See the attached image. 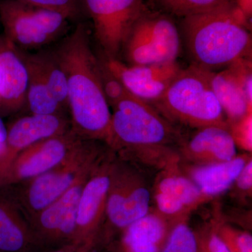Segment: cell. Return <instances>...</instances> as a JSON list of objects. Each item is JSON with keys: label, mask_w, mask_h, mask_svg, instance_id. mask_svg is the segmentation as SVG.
I'll list each match as a JSON object with an SVG mask.
<instances>
[{"label": "cell", "mask_w": 252, "mask_h": 252, "mask_svg": "<svg viewBox=\"0 0 252 252\" xmlns=\"http://www.w3.org/2000/svg\"><path fill=\"white\" fill-rule=\"evenodd\" d=\"M54 52L67 80L71 129L84 140L107 141L112 113L102 88L100 60L91 49L85 25L79 23Z\"/></svg>", "instance_id": "1"}, {"label": "cell", "mask_w": 252, "mask_h": 252, "mask_svg": "<svg viewBox=\"0 0 252 252\" xmlns=\"http://www.w3.org/2000/svg\"><path fill=\"white\" fill-rule=\"evenodd\" d=\"M183 18L186 46L195 67L216 71L238 60L252 59L250 20L234 0Z\"/></svg>", "instance_id": "2"}, {"label": "cell", "mask_w": 252, "mask_h": 252, "mask_svg": "<svg viewBox=\"0 0 252 252\" xmlns=\"http://www.w3.org/2000/svg\"><path fill=\"white\" fill-rule=\"evenodd\" d=\"M151 104L167 120L195 128L228 125L208 81L193 64L182 69L161 97Z\"/></svg>", "instance_id": "3"}, {"label": "cell", "mask_w": 252, "mask_h": 252, "mask_svg": "<svg viewBox=\"0 0 252 252\" xmlns=\"http://www.w3.org/2000/svg\"><path fill=\"white\" fill-rule=\"evenodd\" d=\"M113 109L106 141L113 147L135 150L162 147L177 135L170 121L155 107L130 94Z\"/></svg>", "instance_id": "4"}, {"label": "cell", "mask_w": 252, "mask_h": 252, "mask_svg": "<svg viewBox=\"0 0 252 252\" xmlns=\"http://www.w3.org/2000/svg\"><path fill=\"white\" fill-rule=\"evenodd\" d=\"M69 21L55 11L21 0H0V23L4 36L21 51L44 47L62 35Z\"/></svg>", "instance_id": "5"}, {"label": "cell", "mask_w": 252, "mask_h": 252, "mask_svg": "<svg viewBox=\"0 0 252 252\" xmlns=\"http://www.w3.org/2000/svg\"><path fill=\"white\" fill-rule=\"evenodd\" d=\"M180 45V32L170 18L147 13L134 26L123 50L129 64L142 65L177 61Z\"/></svg>", "instance_id": "6"}, {"label": "cell", "mask_w": 252, "mask_h": 252, "mask_svg": "<svg viewBox=\"0 0 252 252\" xmlns=\"http://www.w3.org/2000/svg\"><path fill=\"white\" fill-rule=\"evenodd\" d=\"M85 140H81L57 165L32 180L26 196L32 210L41 212L94 170L97 152Z\"/></svg>", "instance_id": "7"}, {"label": "cell", "mask_w": 252, "mask_h": 252, "mask_svg": "<svg viewBox=\"0 0 252 252\" xmlns=\"http://www.w3.org/2000/svg\"><path fill=\"white\" fill-rule=\"evenodd\" d=\"M104 57L117 59L137 21L148 13L142 0H83Z\"/></svg>", "instance_id": "8"}, {"label": "cell", "mask_w": 252, "mask_h": 252, "mask_svg": "<svg viewBox=\"0 0 252 252\" xmlns=\"http://www.w3.org/2000/svg\"><path fill=\"white\" fill-rule=\"evenodd\" d=\"M81 140L72 129L23 149L0 176V187L32 180L62 161Z\"/></svg>", "instance_id": "9"}, {"label": "cell", "mask_w": 252, "mask_h": 252, "mask_svg": "<svg viewBox=\"0 0 252 252\" xmlns=\"http://www.w3.org/2000/svg\"><path fill=\"white\" fill-rule=\"evenodd\" d=\"M129 94L149 104L160 98L183 68L177 61L127 65L117 59L101 60Z\"/></svg>", "instance_id": "10"}, {"label": "cell", "mask_w": 252, "mask_h": 252, "mask_svg": "<svg viewBox=\"0 0 252 252\" xmlns=\"http://www.w3.org/2000/svg\"><path fill=\"white\" fill-rule=\"evenodd\" d=\"M150 198L148 189L141 182L112 168L105 213L114 226L124 229L146 216Z\"/></svg>", "instance_id": "11"}, {"label": "cell", "mask_w": 252, "mask_h": 252, "mask_svg": "<svg viewBox=\"0 0 252 252\" xmlns=\"http://www.w3.org/2000/svg\"><path fill=\"white\" fill-rule=\"evenodd\" d=\"M60 114H34L18 119L7 129L4 153L0 157V176L23 149L70 130Z\"/></svg>", "instance_id": "12"}, {"label": "cell", "mask_w": 252, "mask_h": 252, "mask_svg": "<svg viewBox=\"0 0 252 252\" xmlns=\"http://www.w3.org/2000/svg\"><path fill=\"white\" fill-rule=\"evenodd\" d=\"M27 66L21 52L4 35L0 38V111L18 110L26 103Z\"/></svg>", "instance_id": "13"}, {"label": "cell", "mask_w": 252, "mask_h": 252, "mask_svg": "<svg viewBox=\"0 0 252 252\" xmlns=\"http://www.w3.org/2000/svg\"><path fill=\"white\" fill-rule=\"evenodd\" d=\"M183 153L198 165L230 161L237 157V147L228 125L198 128L185 144Z\"/></svg>", "instance_id": "14"}, {"label": "cell", "mask_w": 252, "mask_h": 252, "mask_svg": "<svg viewBox=\"0 0 252 252\" xmlns=\"http://www.w3.org/2000/svg\"><path fill=\"white\" fill-rule=\"evenodd\" d=\"M112 168L109 165L94 167L88 177L78 205L76 230L93 229L105 213Z\"/></svg>", "instance_id": "15"}, {"label": "cell", "mask_w": 252, "mask_h": 252, "mask_svg": "<svg viewBox=\"0 0 252 252\" xmlns=\"http://www.w3.org/2000/svg\"><path fill=\"white\" fill-rule=\"evenodd\" d=\"M175 225L159 214H147L124 228L123 252H161Z\"/></svg>", "instance_id": "16"}, {"label": "cell", "mask_w": 252, "mask_h": 252, "mask_svg": "<svg viewBox=\"0 0 252 252\" xmlns=\"http://www.w3.org/2000/svg\"><path fill=\"white\" fill-rule=\"evenodd\" d=\"M202 196L204 195L191 180L179 175L164 177L155 193L158 214L167 220L193 206Z\"/></svg>", "instance_id": "17"}, {"label": "cell", "mask_w": 252, "mask_h": 252, "mask_svg": "<svg viewBox=\"0 0 252 252\" xmlns=\"http://www.w3.org/2000/svg\"><path fill=\"white\" fill-rule=\"evenodd\" d=\"M200 69L221 106L227 122L237 120L252 112V105L249 104L229 68L225 67L219 72Z\"/></svg>", "instance_id": "18"}, {"label": "cell", "mask_w": 252, "mask_h": 252, "mask_svg": "<svg viewBox=\"0 0 252 252\" xmlns=\"http://www.w3.org/2000/svg\"><path fill=\"white\" fill-rule=\"evenodd\" d=\"M89 176L81 179L56 201L39 212V223L42 228L64 235L75 231L79 198Z\"/></svg>", "instance_id": "19"}, {"label": "cell", "mask_w": 252, "mask_h": 252, "mask_svg": "<svg viewBox=\"0 0 252 252\" xmlns=\"http://www.w3.org/2000/svg\"><path fill=\"white\" fill-rule=\"evenodd\" d=\"M245 157H235L230 161L198 165L190 172L191 181L204 196L223 193L233 185L247 163Z\"/></svg>", "instance_id": "20"}, {"label": "cell", "mask_w": 252, "mask_h": 252, "mask_svg": "<svg viewBox=\"0 0 252 252\" xmlns=\"http://www.w3.org/2000/svg\"><path fill=\"white\" fill-rule=\"evenodd\" d=\"M19 51L27 66L28 86L26 103L30 111L34 114H60L63 107L56 102L50 92L31 54Z\"/></svg>", "instance_id": "21"}, {"label": "cell", "mask_w": 252, "mask_h": 252, "mask_svg": "<svg viewBox=\"0 0 252 252\" xmlns=\"http://www.w3.org/2000/svg\"><path fill=\"white\" fill-rule=\"evenodd\" d=\"M45 80L50 92L61 107L67 106V86L65 74L54 51L31 54Z\"/></svg>", "instance_id": "22"}, {"label": "cell", "mask_w": 252, "mask_h": 252, "mask_svg": "<svg viewBox=\"0 0 252 252\" xmlns=\"http://www.w3.org/2000/svg\"><path fill=\"white\" fill-rule=\"evenodd\" d=\"M24 242L17 210L9 200L0 199V250L18 251L23 248Z\"/></svg>", "instance_id": "23"}, {"label": "cell", "mask_w": 252, "mask_h": 252, "mask_svg": "<svg viewBox=\"0 0 252 252\" xmlns=\"http://www.w3.org/2000/svg\"><path fill=\"white\" fill-rule=\"evenodd\" d=\"M161 252H201L198 233L185 222H177Z\"/></svg>", "instance_id": "24"}, {"label": "cell", "mask_w": 252, "mask_h": 252, "mask_svg": "<svg viewBox=\"0 0 252 252\" xmlns=\"http://www.w3.org/2000/svg\"><path fill=\"white\" fill-rule=\"evenodd\" d=\"M164 9L172 14L187 17L201 14L226 4L232 0H157Z\"/></svg>", "instance_id": "25"}, {"label": "cell", "mask_w": 252, "mask_h": 252, "mask_svg": "<svg viewBox=\"0 0 252 252\" xmlns=\"http://www.w3.org/2000/svg\"><path fill=\"white\" fill-rule=\"evenodd\" d=\"M215 228L230 252H252L251 233L227 224L216 225Z\"/></svg>", "instance_id": "26"}, {"label": "cell", "mask_w": 252, "mask_h": 252, "mask_svg": "<svg viewBox=\"0 0 252 252\" xmlns=\"http://www.w3.org/2000/svg\"><path fill=\"white\" fill-rule=\"evenodd\" d=\"M36 7L55 11L63 15L68 21H77L82 12L81 0H21Z\"/></svg>", "instance_id": "27"}, {"label": "cell", "mask_w": 252, "mask_h": 252, "mask_svg": "<svg viewBox=\"0 0 252 252\" xmlns=\"http://www.w3.org/2000/svg\"><path fill=\"white\" fill-rule=\"evenodd\" d=\"M230 135L235 145L239 148L252 152V112L237 120L227 122Z\"/></svg>", "instance_id": "28"}, {"label": "cell", "mask_w": 252, "mask_h": 252, "mask_svg": "<svg viewBox=\"0 0 252 252\" xmlns=\"http://www.w3.org/2000/svg\"><path fill=\"white\" fill-rule=\"evenodd\" d=\"M101 79H102V88L104 96L109 105L114 107L119 101L129 94L128 91L123 86L117 78L109 72L100 60Z\"/></svg>", "instance_id": "29"}, {"label": "cell", "mask_w": 252, "mask_h": 252, "mask_svg": "<svg viewBox=\"0 0 252 252\" xmlns=\"http://www.w3.org/2000/svg\"><path fill=\"white\" fill-rule=\"evenodd\" d=\"M241 87L249 104L252 105V59H241L228 67Z\"/></svg>", "instance_id": "30"}, {"label": "cell", "mask_w": 252, "mask_h": 252, "mask_svg": "<svg viewBox=\"0 0 252 252\" xmlns=\"http://www.w3.org/2000/svg\"><path fill=\"white\" fill-rule=\"evenodd\" d=\"M201 252H230L217 235L215 226L197 232Z\"/></svg>", "instance_id": "31"}, {"label": "cell", "mask_w": 252, "mask_h": 252, "mask_svg": "<svg viewBox=\"0 0 252 252\" xmlns=\"http://www.w3.org/2000/svg\"><path fill=\"white\" fill-rule=\"evenodd\" d=\"M236 185L243 191H251L252 187V162L248 160L237 177Z\"/></svg>", "instance_id": "32"}, {"label": "cell", "mask_w": 252, "mask_h": 252, "mask_svg": "<svg viewBox=\"0 0 252 252\" xmlns=\"http://www.w3.org/2000/svg\"><path fill=\"white\" fill-rule=\"evenodd\" d=\"M238 9L243 12L245 17L250 20L252 16V0H236L235 1Z\"/></svg>", "instance_id": "33"}, {"label": "cell", "mask_w": 252, "mask_h": 252, "mask_svg": "<svg viewBox=\"0 0 252 252\" xmlns=\"http://www.w3.org/2000/svg\"><path fill=\"white\" fill-rule=\"evenodd\" d=\"M7 136V128L5 126L2 119L0 117V142H5Z\"/></svg>", "instance_id": "34"}, {"label": "cell", "mask_w": 252, "mask_h": 252, "mask_svg": "<svg viewBox=\"0 0 252 252\" xmlns=\"http://www.w3.org/2000/svg\"><path fill=\"white\" fill-rule=\"evenodd\" d=\"M5 149V142H0V157L4 153Z\"/></svg>", "instance_id": "35"}, {"label": "cell", "mask_w": 252, "mask_h": 252, "mask_svg": "<svg viewBox=\"0 0 252 252\" xmlns=\"http://www.w3.org/2000/svg\"><path fill=\"white\" fill-rule=\"evenodd\" d=\"M1 35H0V38H1Z\"/></svg>", "instance_id": "36"}, {"label": "cell", "mask_w": 252, "mask_h": 252, "mask_svg": "<svg viewBox=\"0 0 252 252\" xmlns=\"http://www.w3.org/2000/svg\"></svg>", "instance_id": "37"}]
</instances>
